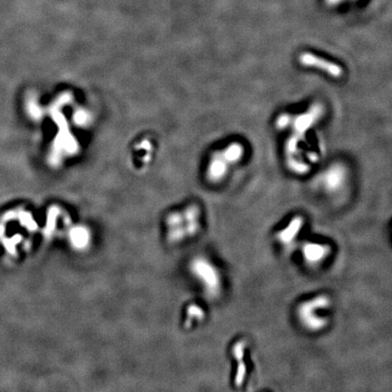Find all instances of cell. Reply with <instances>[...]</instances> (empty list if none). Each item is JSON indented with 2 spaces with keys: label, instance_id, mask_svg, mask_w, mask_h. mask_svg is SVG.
Instances as JSON below:
<instances>
[{
  "label": "cell",
  "instance_id": "1",
  "mask_svg": "<svg viewBox=\"0 0 392 392\" xmlns=\"http://www.w3.org/2000/svg\"><path fill=\"white\" fill-rule=\"evenodd\" d=\"M331 306V299L320 294L300 305L298 317L302 324L310 332H320L328 325V319L322 312Z\"/></svg>",
  "mask_w": 392,
  "mask_h": 392
},
{
  "label": "cell",
  "instance_id": "2",
  "mask_svg": "<svg viewBox=\"0 0 392 392\" xmlns=\"http://www.w3.org/2000/svg\"><path fill=\"white\" fill-rule=\"evenodd\" d=\"M193 273L204 282L205 288L212 294L216 293L220 289V277L214 266L206 260H195L192 264Z\"/></svg>",
  "mask_w": 392,
  "mask_h": 392
},
{
  "label": "cell",
  "instance_id": "3",
  "mask_svg": "<svg viewBox=\"0 0 392 392\" xmlns=\"http://www.w3.org/2000/svg\"><path fill=\"white\" fill-rule=\"evenodd\" d=\"M299 60L305 67L318 68L327 73L332 78H339L343 76V69L339 65L309 52L302 53L300 55Z\"/></svg>",
  "mask_w": 392,
  "mask_h": 392
},
{
  "label": "cell",
  "instance_id": "4",
  "mask_svg": "<svg viewBox=\"0 0 392 392\" xmlns=\"http://www.w3.org/2000/svg\"><path fill=\"white\" fill-rule=\"evenodd\" d=\"M329 254L330 247L323 243L314 242L307 243L304 244L302 248V254L304 261L311 265H316L323 261Z\"/></svg>",
  "mask_w": 392,
  "mask_h": 392
},
{
  "label": "cell",
  "instance_id": "5",
  "mask_svg": "<svg viewBox=\"0 0 392 392\" xmlns=\"http://www.w3.org/2000/svg\"><path fill=\"white\" fill-rule=\"evenodd\" d=\"M304 218L301 216H295L292 221L284 227L277 234V239L282 245L288 246L293 244L304 227Z\"/></svg>",
  "mask_w": 392,
  "mask_h": 392
},
{
  "label": "cell",
  "instance_id": "6",
  "mask_svg": "<svg viewBox=\"0 0 392 392\" xmlns=\"http://www.w3.org/2000/svg\"><path fill=\"white\" fill-rule=\"evenodd\" d=\"M244 348H245V343L243 342H239L233 347V354H234L235 359L238 362L237 373L235 376V382H236L237 386H241V384L244 381L245 376H246L247 369H246V365L243 361Z\"/></svg>",
  "mask_w": 392,
  "mask_h": 392
},
{
  "label": "cell",
  "instance_id": "7",
  "mask_svg": "<svg viewBox=\"0 0 392 392\" xmlns=\"http://www.w3.org/2000/svg\"><path fill=\"white\" fill-rule=\"evenodd\" d=\"M71 239L76 247L84 248L88 244L90 240L88 231L84 227L75 228L71 233Z\"/></svg>",
  "mask_w": 392,
  "mask_h": 392
},
{
  "label": "cell",
  "instance_id": "8",
  "mask_svg": "<svg viewBox=\"0 0 392 392\" xmlns=\"http://www.w3.org/2000/svg\"><path fill=\"white\" fill-rule=\"evenodd\" d=\"M330 3H332V4H335V3H339V2H341V0H328Z\"/></svg>",
  "mask_w": 392,
  "mask_h": 392
}]
</instances>
